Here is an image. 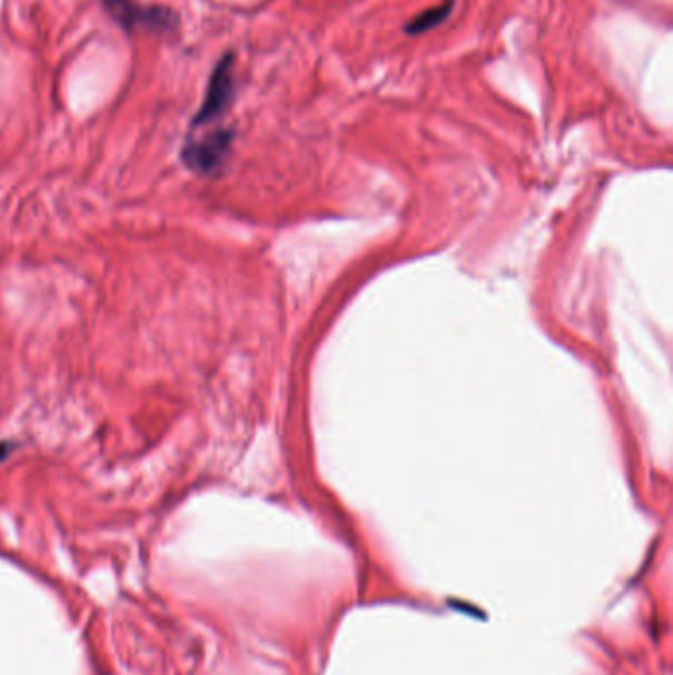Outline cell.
I'll list each match as a JSON object with an SVG mask.
<instances>
[{
  "mask_svg": "<svg viewBox=\"0 0 673 675\" xmlns=\"http://www.w3.org/2000/svg\"><path fill=\"white\" fill-rule=\"evenodd\" d=\"M236 53L226 52L211 70L206 96L190 121V132L200 131L224 119V115L228 113L229 107L236 101Z\"/></svg>",
  "mask_w": 673,
  "mask_h": 675,
  "instance_id": "cell-1",
  "label": "cell"
},
{
  "mask_svg": "<svg viewBox=\"0 0 673 675\" xmlns=\"http://www.w3.org/2000/svg\"><path fill=\"white\" fill-rule=\"evenodd\" d=\"M115 24L127 34L137 30L155 34H175L180 24L178 12L160 4H140L137 0H99Z\"/></svg>",
  "mask_w": 673,
  "mask_h": 675,
  "instance_id": "cell-2",
  "label": "cell"
},
{
  "mask_svg": "<svg viewBox=\"0 0 673 675\" xmlns=\"http://www.w3.org/2000/svg\"><path fill=\"white\" fill-rule=\"evenodd\" d=\"M236 131L229 127H216L214 131L188 135L182 147V160L186 167L198 175H214L226 165Z\"/></svg>",
  "mask_w": 673,
  "mask_h": 675,
  "instance_id": "cell-3",
  "label": "cell"
},
{
  "mask_svg": "<svg viewBox=\"0 0 673 675\" xmlns=\"http://www.w3.org/2000/svg\"><path fill=\"white\" fill-rule=\"evenodd\" d=\"M455 7L456 0H445V2H441L437 7L423 10L419 14H415L409 22L403 24V32L407 36L427 34L430 30L443 27L446 20L453 17Z\"/></svg>",
  "mask_w": 673,
  "mask_h": 675,
  "instance_id": "cell-4",
  "label": "cell"
},
{
  "mask_svg": "<svg viewBox=\"0 0 673 675\" xmlns=\"http://www.w3.org/2000/svg\"><path fill=\"white\" fill-rule=\"evenodd\" d=\"M4 448H7L4 445H0V460L7 456V450H4Z\"/></svg>",
  "mask_w": 673,
  "mask_h": 675,
  "instance_id": "cell-5",
  "label": "cell"
}]
</instances>
